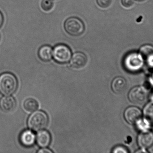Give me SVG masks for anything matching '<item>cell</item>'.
Here are the masks:
<instances>
[{
  "instance_id": "6da1fadb",
  "label": "cell",
  "mask_w": 153,
  "mask_h": 153,
  "mask_svg": "<svg viewBox=\"0 0 153 153\" xmlns=\"http://www.w3.org/2000/svg\"><path fill=\"white\" fill-rule=\"evenodd\" d=\"M18 81L10 73H4L0 75V93L4 96L13 94L18 88Z\"/></svg>"
},
{
  "instance_id": "7a4b0ae2",
  "label": "cell",
  "mask_w": 153,
  "mask_h": 153,
  "mask_svg": "<svg viewBox=\"0 0 153 153\" xmlns=\"http://www.w3.org/2000/svg\"><path fill=\"white\" fill-rule=\"evenodd\" d=\"M48 118L45 113L42 111L34 112L30 115L28 119V126L31 130L39 131L47 126Z\"/></svg>"
},
{
  "instance_id": "3957f363",
  "label": "cell",
  "mask_w": 153,
  "mask_h": 153,
  "mask_svg": "<svg viewBox=\"0 0 153 153\" xmlns=\"http://www.w3.org/2000/svg\"><path fill=\"white\" fill-rule=\"evenodd\" d=\"M65 31L73 37H79L84 33L85 29L83 22L79 18L73 17L66 20L64 24Z\"/></svg>"
},
{
  "instance_id": "277c9868",
  "label": "cell",
  "mask_w": 153,
  "mask_h": 153,
  "mask_svg": "<svg viewBox=\"0 0 153 153\" xmlns=\"http://www.w3.org/2000/svg\"><path fill=\"white\" fill-rule=\"evenodd\" d=\"M143 63V60L140 54L132 53L126 57L124 60V65L128 71L136 72L141 69Z\"/></svg>"
},
{
  "instance_id": "5b68a950",
  "label": "cell",
  "mask_w": 153,
  "mask_h": 153,
  "mask_svg": "<svg viewBox=\"0 0 153 153\" xmlns=\"http://www.w3.org/2000/svg\"><path fill=\"white\" fill-rule=\"evenodd\" d=\"M53 55L55 60L60 63H65L70 61L72 53L70 48L64 44H59L55 47Z\"/></svg>"
},
{
  "instance_id": "8992f818",
  "label": "cell",
  "mask_w": 153,
  "mask_h": 153,
  "mask_svg": "<svg viewBox=\"0 0 153 153\" xmlns=\"http://www.w3.org/2000/svg\"><path fill=\"white\" fill-rule=\"evenodd\" d=\"M129 100L136 105H141L146 102L148 92L143 87H136L131 90L128 94Z\"/></svg>"
},
{
  "instance_id": "52a82bcc",
  "label": "cell",
  "mask_w": 153,
  "mask_h": 153,
  "mask_svg": "<svg viewBox=\"0 0 153 153\" xmlns=\"http://www.w3.org/2000/svg\"><path fill=\"white\" fill-rule=\"evenodd\" d=\"M126 121L131 125H134L142 119V113L138 108L129 107L128 108L124 113Z\"/></svg>"
},
{
  "instance_id": "ba28073f",
  "label": "cell",
  "mask_w": 153,
  "mask_h": 153,
  "mask_svg": "<svg viewBox=\"0 0 153 153\" xmlns=\"http://www.w3.org/2000/svg\"><path fill=\"white\" fill-rule=\"evenodd\" d=\"M138 145L143 149L150 148L153 145V133L146 130L139 134L137 139Z\"/></svg>"
},
{
  "instance_id": "9c48e42d",
  "label": "cell",
  "mask_w": 153,
  "mask_h": 153,
  "mask_svg": "<svg viewBox=\"0 0 153 153\" xmlns=\"http://www.w3.org/2000/svg\"><path fill=\"white\" fill-rule=\"evenodd\" d=\"M87 58L86 55L82 52H76L73 55L71 65L75 69H81L86 65Z\"/></svg>"
},
{
  "instance_id": "30bf717a",
  "label": "cell",
  "mask_w": 153,
  "mask_h": 153,
  "mask_svg": "<svg viewBox=\"0 0 153 153\" xmlns=\"http://www.w3.org/2000/svg\"><path fill=\"white\" fill-rule=\"evenodd\" d=\"M139 54L143 61L148 65L153 66V46L150 45L142 46L139 50Z\"/></svg>"
},
{
  "instance_id": "8fae6325",
  "label": "cell",
  "mask_w": 153,
  "mask_h": 153,
  "mask_svg": "<svg viewBox=\"0 0 153 153\" xmlns=\"http://www.w3.org/2000/svg\"><path fill=\"white\" fill-rule=\"evenodd\" d=\"M16 102L13 97H3L0 101V108L5 113H10L15 109Z\"/></svg>"
},
{
  "instance_id": "7c38bea8",
  "label": "cell",
  "mask_w": 153,
  "mask_h": 153,
  "mask_svg": "<svg viewBox=\"0 0 153 153\" xmlns=\"http://www.w3.org/2000/svg\"><path fill=\"white\" fill-rule=\"evenodd\" d=\"M127 83L126 80L123 77H117L112 81L111 89L112 91L117 94L123 93L126 90Z\"/></svg>"
},
{
  "instance_id": "4fadbf2b",
  "label": "cell",
  "mask_w": 153,
  "mask_h": 153,
  "mask_svg": "<svg viewBox=\"0 0 153 153\" xmlns=\"http://www.w3.org/2000/svg\"><path fill=\"white\" fill-rule=\"evenodd\" d=\"M36 139L39 146L42 148H46L50 144L51 141V135L48 131L41 130L38 133Z\"/></svg>"
},
{
  "instance_id": "5bb4252c",
  "label": "cell",
  "mask_w": 153,
  "mask_h": 153,
  "mask_svg": "<svg viewBox=\"0 0 153 153\" xmlns=\"http://www.w3.org/2000/svg\"><path fill=\"white\" fill-rule=\"evenodd\" d=\"M36 140V136L31 131L26 130L22 133L20 136V141L22 145L30 146L33 145Z\"/></svg>"
},
{
  "instance_id": "9a60e30c",
  "label": "cell",
  "mask_w": 153,
  "mask_h": 153,
  "mask_svg": "<svg viewBox=\"0 0 153 153\" xmlns=\"http://www.w3.org/2000/svg\"><path fill=\"white\" fill-rule=\"evenodd\" d=\"M53 52V49L51 46L45 45L41 46L39 50V57L44 62H48L52 59Z\"/></svg>"
},
{
  "instance_id": "2e32d148",
  "label": "cell",
  "mask_w": 153,
  "mask_h": 153,
  "mask_svg": "<svg viewBox=\"0 0 153 153\" xmlns=\"http://www.w3.org/2000/svg\"><path fill=\"white\" fill-rule=\"evenodd\" d=\"M145 119L150 124L153 126V102L146 105L144 109Z\"/></svg>"
},
{
  "instance_id": "e0dca14e",
  "label": "cell",
  "mask_w": 153,
  "mask_h": 153,
  "mask_svg": "<svg viewBox=\"0 0 153 153\" xmlns=\"http://www.w3.org/2000/svg\"><path fill=\"white\" fill-rule=\"evenodd\" d=\"M23 107L27 111L32 112L37 110L39 105L36 100L33 99H28L24 102Z\"/></svg>"
},
{
  "instance_id": "ac0fdd59",
  "label": "cell",
  "mask_w": 153,
  "mask_h": 153,
  "mask_svg": "<svg viewBox=\"0 0 153 153\" xmlns=\"http://www.w3.org/2000/svg\"><path fill=\"white\" fill-rule=\"evenodd\" d=\"M54 3L52 0H42L41 6L45 11H49L53 7Z\"/></svg>"
},
{
  "instance_id": "d6986e66",
  "label": "cell",
  "mask_w": 153,
  "mask_h": 153,
  "mask_svg": "<svg viewBox=\"0 0 153 153\" xmlns=\"http://www.w3.org/2000/svg\"><path fill=\"white\" fill-rule=\"evenodd\" d=\"M136 125L138 126V128L143 131L148 130L150 126V124L145 119L144 120L141 119L137 123Z\"/></svg>"
},
{
  "instance_id": "ffe728a7",
  "label": "cell",
  "mask_w": 153,
  "mask_h": 153,
  "mask_svg": "<svg viewBox=\"0 0 153 153\" xmlns=\"http://www.w3.org/2000/svg\"><path fill=\"white\" fill-rule=\"evenodd\" d=\"M97 3L100 7L106 9L110 6L112 3V0H96Z\"/></svg>"
},
{
  "instance_id": "44dd1931",
  "label": "cell",
  "mask_w": 153,
  "mask_h": 153,
  "mask_svg": "<svg viewBox=\"0 0 153 153\" xmlns=\"http://www.w3.org/2000/svg\"><path fill=\"white\" fill-rule=\"evenodd\" d=\"M112 152L115 153H126L128 152L126 149L125 147L122 146H118L115 147L112 151Z\"/></svg>"
},
{
  "instance_id": "7402d4cb",
  "label": "cell",
  "mask_w": 153,
  "mask_h": 153,
  "mask_svg": "<svg viewBox=\"0 0 153 153\" xmlns=\"http://www.w3.org/2000/svg\"><path fill=\"white\" fill-rule=\"evenodd\" d=\"M135 0H122V5L126 8H129L134 5V4Z\"/></svg>"
},
{
  "instance_id": "603a6c76",
  "label": "cell",
  "mask_w": 153,
  "mask_h": 153,
  "mask_svg": "<svg viewBox=\"0 0 153 153\" xmlns=\"http://www.w3.org/2000/svg\"><path fill=\"white\" fill-rule=\"evenodd\" d=\"M38 153H52L53 152L51 150L46 148H44L43 149H40L38 152Z\"/></svg>"
},
{
  "instance_id": "cb8c5ba5",
  "label": "cell",
  "mask_w": 153,
  "mask_h": 153,
  "mask_svg": "<svg viewBox=\"0 0 153 153\" xmlns=\"http://www.w3.org/2000/svg\"><path fill=\"white\" fill-rule=\"evenodd\" d=\"M3 22V17L2 14L0 12V27L2 25Z\"/></svg>"
},
{
  "instance_id": "d4e9b609",
  "label": "cell",
  "mask_w": 153,
  "mask_h": 153,
  "mask_svg": "<svg viewBox=\"0 0 153 153\" xmlns=\"http://www.w3.org/2000/svg\"><path fill=\"white\" fill-rule=\"evenodd\" d=\"M137 1H144V0H137Z\"/></svg>"
},
{
  "instance_id": "484cf974",
  "label": "cell",
  "mask_w": 153,
  "mask_h": 153,
  "mask_svg": "<svg viewBox=\"0 0 153 153\" xmlns=\"http://www.w3.org/2000/svg\"><path fill=\"white\" fill-rule=\"evenodd\" d=\"M0 39H1V38H0Z\"/></svg>"
}]
</instances>
